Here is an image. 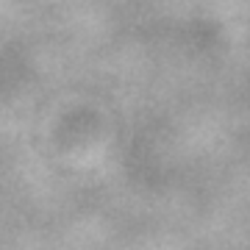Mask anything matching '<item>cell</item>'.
I'll return each instance as SVG.
<instances>
[]
</instances>
